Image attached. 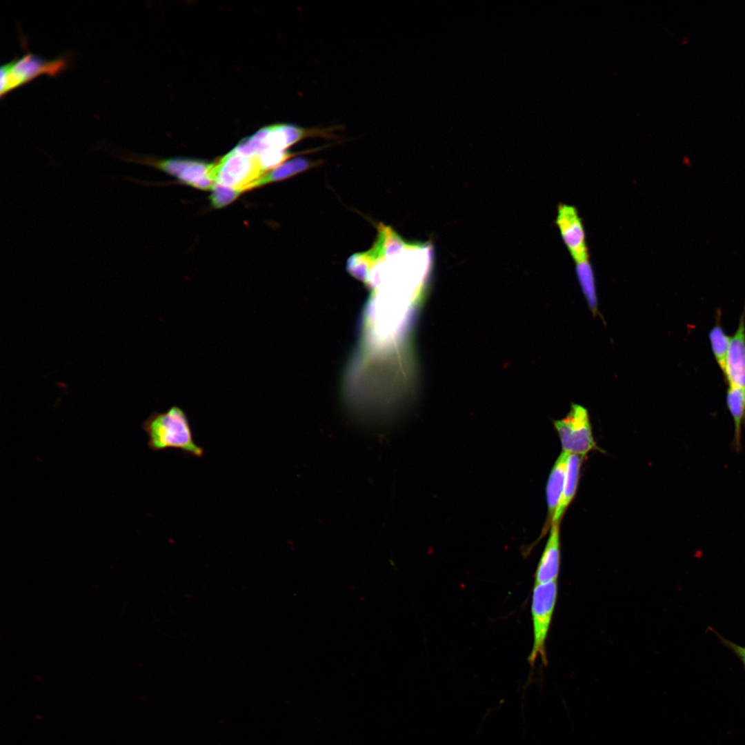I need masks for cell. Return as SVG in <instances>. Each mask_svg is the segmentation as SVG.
<instances>
[{
  "label": "cell",
  "mask_w": 745,
  "mask_h": 745,
  "mask_svg": "<svg viewBox=\"0 0 745 745\" xmlns=\"http://www.w3.org/2000/svg\"><path fill=\"white\" fill-rule=\"evenodd\" d=\"M319 163V161H311L305 157H299L291 159L266 173L256 181L254 188L287 179Z\"/></svg>",
  "instance_id": "13"
},
{
  "label": "cell",
  "mask_w": 745,
  "mask_h": 745,
  "mask_svg": "<svg viewBox=\"0 0 745 745\" xmlns=\"http://www.w3.org/2000/svg\"><path fill=\"white\" fill-rule=\"evenodd\" d=\"M68 66V61L65 57L46 59L28 52L1 66L0 96L3 98L41 75L57 76L64 71Z\"/></svg>",
  "instance_id": "3"
},
{
  "label": "cell",
  "mask_w": 745,
  "mask_h": 745,
  "mask_svg": "<svg viewBox=\"0 0 745 745\" xmlns=\"http://www.w3.org/2000/svg\"><path fill=\"white\" fill-rule=\"evenodd\" d=\"M724 375L728 386L745 390V310L734 335L731 337Z\"/></svg>",
  "instance_id": "9"
},
{
  "label": "cell",
  "mask_w": 745,
  "mask_h": 745,
  "mask_svg": "<svg viewBox=\"0 0 745 745\" xmlns=\"http://www.w3.org/2000/svg\"><path fill=\"white\" fill-rule=\"evenodd\" d=\"M123 161L150 166L178 178L181 182L201 190H212L215 183L211 177L212 163L183 159H158L132 153L119 154Z\"/></svg>",
  "instance_id": "5"
},
{
  "label": "cell",
  "mask_w": 745,
  "mask_h": 745,
  "mask_svg": "<svg viewBox=\"0 0 745 745\" xmlns=\"http://www.w3.org/2000/svg\"><path fill=\"white\" fill-rule=\"evenodd\" d=\"M266 173L257 155L245 156L232 150L212 163L211 170L215 184L233 188L241 193L254 188L256 181Z\"/></svg>",
  "instance_id": "4"
},
{
  "label": "cell",
  "mask_w": 745,
  "mask_h": 745,
  "mask_svg": "<svg viewBox=\"0 0 745 745\" xmlns=\"http://www.w3.org/2000/svg\"><path fill=\"white\" fill-rule=\"evenodd\" d=\"M568 453L562 452L550 471L546 486L548 522L553 523L564 490Z\"/></svg>",
  "instance_id": "11"
},
{
  "label": "cell",
  "mask_w": 745,
  "mask_h": 745,
  "mask_svg": "<svg viewBox=\"0 0 745 745\" xmlns=\"http://www.w3.org/2000/svg\"><path fill=\"white\" fill-rule=\"evenodd\" d=\"M576 274L584 296L593 315L594 316L599 315L595 280L588 259L576 263Z\"/></svg>",
  "instance_id": "14"
},
{
  "label": "cell",
  "mask_w": 745,
  "mask_h": 745,
  "mask_svg": "<svg viewBox=\"0 0 745 745\" xmlns=\"http://www.w3.org/2000/svg\"><path fill=\"white\" fill-rule=\"evenodd\" d=\"M556 224L569 253L575 263L588 259L586 234L582 219L575 206L559 204Z\"/></svg>",
  "instance_id": "8"
},
{
  "label": "cell",
  "mask_w": 745,
  "mask_h": 745,
  "mask_svg": "<svg viewBox=\"0 0 745 745\" xmlns=\"http://www.w3.org/2000/svg\"><path fill=\"white\" fill-rule=\"evenodd\" d=\"M557 597V581L535 584L532 595L531 613L533 626V644L528 657L533 665L541 657L547 663L546 640L549 630Z\"/></svg>",
  "instance_id": "6"
},
{
  "label": "cell",
  "mask_w": 745,
  "mask_h": 745,
  "mask_svg": "<svg viewBox=\"0 0 745 745\" xmlns=\"http://www.w3.org/2000/svg\"><path fill=\"white\" fill-rule=\"evenodd\" d=\"M563 452L584 457L597 449L588 412L584 406L572 404L568 415L554 421Z\"/></svg>",
  "instance_id": "7"
},
{
  "label": "cell",
  "mask_w": 745,
  "mask_h": 745,
  "mask_svg": "<svg viewBox=\"0 0 745 745\" xmlns=\"http://www.w3.org/2000/svg\"><path fill=\"white\" fill-rule=\"evenodd\" d=\"M717 320L715 324L709 331L708 338L713 356L724 373L731 337L726 334L719 324V319Z\"/></svg>",
  "instance_id": "15"
},
{
  "label": "cell",
  "mask_w": 745,
  "mask_h": 745,
  "mask_svg": "<svg viewBox=\"0 0 745 745\" xmlns=\"http://www.w3.org/2000/svg\"><path fill=\"white\" fill-rule=\"evenodd\" d=\"M584 457L576 454L568 455L563 494L552 524L560 523L566 510L575 495Z\"/></svg>",
  "instance_id": "12"
},
{
  "label": "cell",
  "mask_w": 745,
  "mask_h": 745,
  "mask_svg": "<svg viewBox=\"0 0 745 745\" xmlns=\"http://www.w3.org/2000/svg\"><path fill=\"white\" fill-rule=\"evenodd\" d=\"M712 630L719 637L721 644L726 646L727 648H728L737 657V658L742 662L745 669V647L742 646L725 638L724 637L722 636L719 633L714 630V629L713 628Z\"/></svg>",
  "instance_id": "17"
},
{
  "label": "cell",
  "mask_w": 745,
  "mask_h": 745,
  "mask_svg": "<svg viewBox=\"0 0 745 745\" xmlns=\"http://www.w3.org/2000/svg\"><path fill=\"white\" fill-rule=\"evenodd\" d=\"M210 196L211 204L216 208H221L232 202L240 194L233 188L215 184Z\"/></svg>",
  "instance_id": "16"
},
{
  "label": "cell",
  "mask_w": 745,
  "mask_h": 745,
  "mask_svg": "<svg viewBox=\"0 0 745 745\" xmlns=\"http://www.w3.org/2000/svg\"><path fill=\"white\" fill-rule=\"evenodd\" d=\"M560 565L559 524H553L535 572V584L557 581Z\"/></svg>",
  "instance_id": "10"
},
{
  "label": "cell",
  "mask_w": 745,
  "mask_h": 745,
  "mask_svg": "<svg viewBox=\"0 0 745 745\" xmlns=\"http://www.w3.org/2000/svg\"><path fill=\"white\" fill-rule=\"evenodd\" d=\"M142 427L148 437V447L154 451L175 448L195 457L203 455V449L194 439L186 413L178 406L163 413H153Z\"/></svg>",
  "instance_id": "1"
},
{
  "label": "cell",
  "mask_w": 745,
  "mask_h": 745,
  "mask_svg": "<svg viewBox=\"0 0 745 745\" xmlns=\"http://www.w3.org/2000/svg\"><path fill=\"white\" fill-rule=\"evenodd\" d=\"M339 127L304 128L290 123H277L264 127L237 145L238 151L253 156L268 150L286 151L294 144L309 137L335 139Z\"/></svg>",
  "instance_id": "2"
}]
</instances>
